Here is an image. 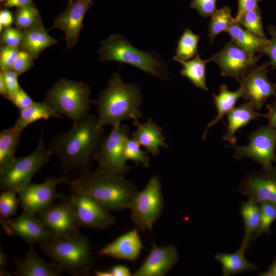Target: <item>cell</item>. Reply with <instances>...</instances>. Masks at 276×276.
<instances>
[{"label":"cell","instance_id":"7dc6e473","mask_svg":"<svg viewBox=\"0 0 276 276\" xmlns=\"http://www.w3.org/2000/svg\"><path fill=\"white\" fill-rule=\"evenodd\" d=\"M14 22V16L7 8H3L0 11V32L5 28L11 27Z\"/></svg>","mask_w":276,"mask_h":276},{"label":"cell","instance_id":"7a4b0ae2","mask_svg":"<svg viewBox=\"0 0 276 276\" xmlns=\"http://www.w3.org/2000/svg\"><path fill=\"white\" fill-rule=\"evenodd\" d=\"M72 193L89 196L110 211L129 209L139 192L136 187L124 176L88 168L82 169L79 176L69 180Z\"/></svg>","mask_w":276,"mask_h":276},{"label":"cell","instance_id":"8992f818","mask_svg":"<svg viewBox=\"0 0 276 276\" xmlns=\"http://www.w3.org/2000/svg\"><path fill=\"white\" fill-rule=\"evenodd\" d=\"M90 91L83 81L60 78L47 91L44 101L57 112L75 122L89 114L93 103Z\"/></svg>","mask_w":276,"mask_h":276},{"label":"cell","instance_id":"ffe728a7","mask_svg":"<svg viewBox=\"0 0 276 276\" xmlns=\"http://www.w3.org/2000/svg\"><path fill=\"white\" fill-rule=\"evenodd\" d=\"M136 227L118 237L97 252L99 256L134 262L143 248V244Z\"/></svg>","mask_w":276,"mask_h":276},{"label":"cell","instance_id":"d6a6232c","mask_svg":"<svg viewBox=\"0 0 276 276\" xmlns=\"http://www.w3.org/2000/svg\"><path fill=\"white\" fill-rule=\"evenodd\" d=\"M199 40V36L186 28L178 41L176 54L173 57L182 60L193 58L197 54Z\"/></svg>","mask_w":276,"mask_h":276},{"label":"cell","instance_id":"44dd1931","mask_svg":"<svg viewBox=\"0 0 276 276\" xmlns=\"http://www.w3.org/2000/svg\"><path fill=\"white\" fill-rule=\"evenodd\" d=\"M18 276H59L62 270L52 262H48L31 247L22 258H14Z\"/></svg>","mask_w":276,"mask_h":276},{"label":"cell","instance_id":"f907efd6","mask_svg":"<svg viewBox=\"0 0 276 276\" xmlns=\"http://www.w3.org/2000/svg\"><path fill=\"white\" fill-rule=\"evenodd\" d=\"M112 276H131L132 273L130 269L123 265H116L110 269Z\"/></svg>","mask_w":276,"mask_h":276},{"label":"cell","instance_id":"db71d44e","mask_svg":"<svg viewBox=\"0 0 276 276\" xmlns=\"http://www.w3.org/2000/svg\"><path fill=\"white\" fill-rule=\"evenodd\" d=\"M94 274L97 276H112L110 270H96L94 271Z\"/></svg>","mask_w":276,"mask_h":276},{"label":"cell","instance_id":"ba28073f","mask_svg":"<svg viewBox=\"0 0 276 276\" xmlns=\"http://www.w3.org/2000/svg\"><path fill=\"white\" fill-rule=\"evenodd\" d=\"M164 206L160 179L158 176L153 175L134 198L129 209L130 219L141 231L151 230L160 216Z\"/></svg>","mask_w":276,"mask_h":276},{"label":"cell","instance_id":"603a6c76","mask_svg":"<svg viewBox=\"0 0 276 276\" xmlns=\"http://www.w3.org/2000/svg\"><path fill=\"white\" fill-rule=\"evenodd\" d=\"M227 125L226 132L223 139L228 141L232 144L237 142L235 136L236 131L240 128L246 126L253 120L263 114L256 111L253 105L246 101L237 107H235L227 115Z\"/></svg>","mask_w":276,"mask_h":276},{"label":"cell","instance_id":"1f68e13d","mask_svg":"<svg viewBox=\"0 0 276 276\" xmlns=\"http://www.w3.org/2000/svg\"><path fill=\"white\" fill-rule=\"evenodd\" d=\"M211 16L208 27V36L210 42L212 43L215 37L221 32H227L236 20L232 17L231 9L227 6L217 9Z\"/></svg>","mask_w":276,"mask_h":276},{"label":"cell","instance_id":"f35d334b","mask_svg":"<svg viewBox=\"0 0 276 276\" xmlns=\"http://www.w3.org/2000/svg\"><path fill=\"white\" fill-rule=\"evenodd\" d=\"M1 33V45L20 48L23 38V31L11 27L4 29Z\"/></svg>","mask_w":276,"mask_h":276},{"label":"cell","instance_id":"2e32d148","mask_svg":"<svg viewBox=\"0 0 276 276\" xmlns=\"http://www.w3.org/2000/svg\"><path fill=\"white\" fill-rule=\"evenodd\" d=\"M55 236H66L79 232L73 208L68 200L50 206L36 215Z\"/></svg>","mask_w":276,"mask_h":276},{"label":"cell","instance_id":"bcb514c9","mask_svg":"<svg viewBox=\"0 0 276 276\" xmlns=\"http://www.w3.org/2000/svg\"><path fill=\"white\" fill-rule=\"evenodd\" d=\"M238 12L235 18L246 12L253 10L259 7L258 3L261 0H237Z\"/></svg>","mask_w":276,"mask_h":276},{"label":"cell","instance_id":"7bdbcfd3","mask_svg":"<svg viewBox=\"0 0 276 276\" xmlns=\"http://www.w3.org/2000/svg\"><path fill=\"white\" fill-rule=\"evenodd\" d=\"M0 73L2 74L8 91V96L6 99L9 100L21 88L18 81L19 76L12 70H1Z\"/></svg>","mask_w":276,"mask_h":276},{"label":"cell","instance_id":"816d5d0a","mask_svg":"<svg viewBox=\"0 0 276 276\" xmlns=\"http://www.w3.org/2000/svg\"><path fill=\"white\" fill-rule=\"evenodd\" d=\"M7 255L1 249L0 250V275H8L7 266L8 262Z\"/></svg>","mask_w":276,"mask_h":276},{"label":"cell","instance_id":"60d3db41","mask_svg":"<svg viewBox=\"0 0 276 276\" xmlns=\"http://www.w3.org/2000/svg\"><path fill=\"white\" fill-rule=\"evenodd\" d=\"M20 49L7 46L1 47L0 66L1 71L11 70Z\"/></svg>","mask_w":276,"mask_h":276},{"label":"cell","instance_id":"8fae6325","mask_svg":"<svg viewBox=\"0 0 276 276\" xmlns=\"http://www.w3.org/2000/svg\"><path fill=\"white\" fill-rule=\"evenodd\" d=\"M261 55H252L231 40L210 60L218 65L221 75L230 77L240 82L257 65Z\"/></svg>","mask_w":276,"mask_h":276},{"label":"cell","instance_id":"680465c9","mask_svg":"<svg viewBox=\"0 0 276 276\" xmlns=\"http://www.w3.org/2000/svg\"><path fill=\"white\" fill-rule=\"evenodd\" d=\"M275 163H276V160H275ZM273 168H274V170H275V172H276V164H275V166L274 167H273Z\"/></svg>","mask_w":276,"mask_h":276},{"label":"cell","instance_id":"f546056e","mask_svg":"<svg viewBox=\"0 0 276 276\" xmlns=\"http://www.w3.org/2000/svg\"><path fill=\"white\" fill-rule=\"evenodd\" d=\"M240 214L244 223V236L242 243L248 247L260 224L261 213L259 203L249 198L242 203Z\"/></svg>","mask_w":276,"mask_h":276},{"label":"cell","instance_id":"f1b7e54d","mask_svg":"<svg viewBox=\"0 0 276 276\" xmlns=\"http://www.w3.org/2000/svg\"><path fill=\"white\" fill-rule=\"evenodd\" d=\"M172 60L181 63L183 68L180 71L182 76L188 78L196 87L208 90L206 84V65L211 62L210 59L203 60L197 53L191 60H182L173 57Z\"/></svg>","mask_w":276,"mask_h":276},{"label":"cell","instance_id":"681fc988","mask_svg":"<svg viewBox=\"0 0 276 276\" xmlns=\"http://www.w3.org/2000/svg\"><path fill=\"white\" fill-rule=\"evenodd\" d=\"M268 111L263 114V117L267 119L269 125L276 130V99L272 104L267 105Z\"/></svg>","mask_w":276,"mask_h":276},{"label":"cell","instance_id":"3957f363","mask_svg":"<svg viewBox=\"0 0 276 276\" xmlns=\"http://www.w3.org/2000/svg\"><path fill=\"white\" fill-rule=\"evenodd\" d=\"M101 126H113L124 120H137L142 117L140 106L142 97L140 88L123 82L119 72L110 77L107 87L93 101Z\"/></svg>","mask_w":276,"mask_h":276},{"label":"cell","instance_id":"ab89813d","mask_svg":"<svg viewBox=\"0 0 276 276\" xmlns=\"http://www.w3.org/2000/svg\"><path fill=\"white\" fill-rule=\"evenodd\" d=\"M34 59L29 53L20 49L11 70L19 76L33 66Z\"/></svg>","mask_w":276,"mask_h":276},{"label":"cell","instance_id":"83f0119b","mask_svg":"<svg viewBox=\"0 0 276 276\" xmlns=\"http://www.w3.org/2000/svg\"><path fill=\"white\" fill-rule=\"evenodd\" d=\"M212 96L217 110V114L204 129L202 134L203 139H205L210 128L222 120L224 116L227 115L235 107L238 100L243 97V89L240 87L238 90L232 91L228 89L225 85L223 84L220 87L219 94H213Z\"/></svg>","mask_w":276,"mask_h":276},{"label":"cell","instance_id":"ac0fdd59","mask_svg":"<svg viewBox=\"0 0 276 276\" xmlns=\"http://www.w3.org/2000/svg\"><path fill=\"white\" fill-rule=\"evenodd\" d=\"M238 191L258 203L269 202L276 206V172L263 169L247 175Z\"/></svg>","mask_w":276,"mask_h":276},{"label":"cell","instance_id":"f6af8a7d","mask_svg":"<svg viewBox=\"0 0 276 276\" xmlns=\"http://www.w3.org/2000/svg\"><path fill=\"white\" fill-rule=\"evenodd\" d=\"M9 101L12 103L19 111L30 106L35 102L21 87Z\"/></svg>","mask_w":276,"mask_h":276},{"label":"cell","instance_id":"d4e9b609","mask_svg":"<svg viewBox=\"0 0 276 276\" xmlns=\"http://www.w3.org/2000/svg\"><path fill=\"white\" fill-rule=\"evenodd\" d=\"M227 32L231 40L252 55L257 53L261 55L268 41V38L260 37L244 28L236 20L232 25Z\"/></svg>","mask_w":276,"mask_h":276},{"label":"cell","instance_id":"7c38bea8","mask_svg":"<svg viewBox=\"0 0 276 276\" xmlns=\"http://www.w3.org/2000/svg\"><path fill=\"white\" fill-rule=\"evenodd\" d=\"M68 181L64 175H62L46 178L39 183L31 182L18 192L19 204L23 210L36 215L60 197L56 187L61 183H68Z\"/></svg>","mask_w":276,"mask_h":276},{"label":"cell","instance_id":"f5cc1de1","mask_svg":"<svg viewBox=\"0 0 276 276\" xmlns=\"http://www.w3.org/2000/svg\"><path fill=\"white\" fill-rule=\"evenodd\" d=\"M0 94L5 99L8 96V91L5 85V83L2 76V74L0 73Z\"/></svg>","mask_w":276,"mask_h":276},{"label":"cell","instance_id":"6da1fadb","mask_svg":"<svg viewBox=\"0 0 276 276\" xmlns=\"http://www.w3.org/2000/svg\"><path fill=\"white\" fill-rule=\"evenodd\" d=\"M104 136L103 126L98 123L97 117L89 114L73 122L67 131L53 138L49 149L59 158L65 172L87 169L95 159L98 148Z\"/></svg>","mask_w":276,"mask_h":276},{"label":"cell","instance_id":"ee69618b","mask_svg":"<svg viewBox=\"0 0 276 276\" xmlns=\"http://www.w3.org/2000/svg\"><path fill=\"white\" fill-rule=\"evenodd\" d=\"M217 0H192L190 7L203 17H207L217 10Z\"/></svg>","mask_w":276,"mask_h":276},{"label":"cell","instance_id":"11a10c76","mask_svg":"<svg viewBox=\"0 0 276 276\" xmlns=\"http://www.w3.org/2000/svg\"><path fill=\"white\" fill-rule=\"evenodd\" d=\"M268 270L271 272L272 276H276V259L270 265Z\"/></svg>","mask_w":276,"mask_h":276},{"label":"cell","instance_id":"277c9868","mask_svg":"<svg viewBox=\"0 0 276 276\" xmlns=\"http://www.w3.org/2000/svg\"><path fill=\"white\" fill-rule=\"evenodd\" d=\"M42 251L62 271L73 275L85 276L94 263L87 237L80 232L66 236H53L40 244Z\"/></svg>","mask_w":276,"mask_h":276},{"label":"cell","instance_id":"4316f807","mask_svg":"<svg viewBox=\"0 0 276 276\" xmlns=\"http://www.w3.org/2000/svg\"><path fill=\"white\" fill-rule=\"evenodd\" d=\"M248 247L242 243L240 248L231 254L218 253L215 258L221 264L223 275L228 276L240 272L254 270L258 266L249 262L245 257Z\"/></svg>","mask_w":276,"mask_h":276},{"label":"cell","instance_id":"9c48e42d","mask_svg":"<svg viewBox=\"0 0 276 276\" xmlns=\"http://www.w3.org/2000/svg\"><path fill=\"white\" fill-rule=\"evenodd\" d=\"M128 134L129 128L126 125L120 123L112 126L98 148L95 156L98 170L123 176L130 170L131 167L126 165L123 157L124 146Z\"/></svg>","mask_w":276,"mask_h":276},{"label":"cell","instance_id":"6f0895ef","mask_svg":"<svg viewBox=\"0 0 276 276\" xmlns=\"http://www.w3.org/2000/svg\"><path fill=\"white\" fill-rule=\"evenodd\" d=\"M6 1V0H0V3L3 4V3H4Z\"/></svg>","mask_w":276,"mask_h":276},{"label":"cell","instance_id":"8d00e7d4","mask_svg":"<svg viewBox=\"0 0 276 276\" xmlns=\"http://www.w3.org/2000/svg\"><path fill=\"white\" fill-rule=\"evenodd\" d=\"M123 157L126 162L128 160H132L136 165L140 163L145 167L149 166L150 158L148 152L142 150L141 145L131 137H128L125 143Z\"/></svg>","mask_w":276,"mask_h":276},{"label":"cell","instance_id":"52a82bcc","mask_svg":"<svg viewBox=\"0 0 276 276\" xmlns=\"http://www.w3.org/2000/svg\"><path fill=\"white\" fill-rule=\"evenodd\" d=\"M51 151L44 146L41 133L35 150L31 154L16 158L7 168L0 170V188L12 189L18 193L31 183L33 176L47 164Z\"/></svg>","mask_w":276,"mask_h":276},{"label":"cell","instance_id":"5b68a950","mask_svg":"<svg viewBox=\"0 0 276 276\" xmlns=\"http://www.w3.org/2000/svg\"><path fill=\"white\" fill-rule=\"evenodd\" d=\"M98 53L101 61H116L132 65L162 80L169 78L167 66L157 53L140 50L119 34L101 41Z\"/></svg>","mask_w":276,"mask_h":276},{"label":"cell","instance_id":"4dcf8cb0","mask_svg":"<svg viewBox=\"0 0 276 276\" xmlns=\"http://www.w3.org/2000/svg\"><path fill=\"white\" fill-rule=\"evenodd\" d=\"M20 134L13 126L1 131L0 170L7 168L15 159V152L20 142Z\"/></svg>","mask_w":276,"mask_h":276},{"label":"cell","instance_id":"9a60e30c","mask_svg":"<svg viewBox=\"0 0 276 276\" xmlns=\"http://www.w3.org/2000/svg\"><path fill=\"white\" fill-rule=\"evenodd\" d=\"M268 67L266 63L256 65L239 82L243 89L242 98L251 103L256 110H261L270 96H274L276 99V84L268 79Z\"/></svg>","mask_w":276,"mask_h":276},{"label":"cell","instance_id":"4fadbf2b","mask_svg":"<svg viewBox=\"0 0 276 276\" xmlns=\"http://www.w3.org/2000/svg\"><path fill=\"white\" fill-rule=\"evenodd\" d=\"M68 200L80 227L101 230L109 227L115 222L110 211L89 196L72 193Z\"/></svg>","mask_w":276,"mask_h":276},{"label":"cell","instance_id":"e575fe53","mask_svg":"<svg viewBox=\"0 0 276 276\" xmlns=\"http://www.w3.org/2000/svg\"><path fill=\"white\" fill-rule=\"evenodd\" d=\"M235 18L247 30L260 37L267 38L263 30L261 11L259 7Z\"/></svg>","mask_w":276,"mask_h":276},{"label":"cell","instance_id":"c3c4849f","mask_svg":"<svg viewBox=\"0 0 276 276\" xmlns=\"http://www.w3.org/2000/svg\"><path fill=\"white\" fill-rule=\"evenodd\" d=\"M3 8L13 7L21 8L27 6H35L34 0H6L2 4Z\"/></svg>","mask_w":276,"mask_h":276},{"label":"cell","instance_id":"e0dca14e","mask_svg":"<svg viewBox=\"0 0 276 276\" xmlns=\"http://www.w3.org/2000/svg\"><path fill=\"white\" fill-rule=\"evenodd\" d=\"M1 223L7 234L17 236L30 245L40 244L54 236L36 215L24 210Z\"/></svg>","mask_w":276,"mask_h":276},{"label":"cell","instance_id":"d590c367","mask_svg":"<svg viewBox=\"0 0 276 276\" xmlns=\"http://www.w3.org/2000/svg\"><path fill=\"white\" fill-rule=\"evenodd\" d=\"M18 193L12 189L3 190L0 195L1 222L10 219L15 215L19 200L17 198Z\"/></svg>","mask_w":276,"mask_h":276},{"label":"cell","instance_id":"5bb4252c","mask_svg":"<svg viewBox=\"0 0 276 276\" xmlns=\"http://www.w3.org/2000/svg\"><path fill=\"white\" fill-rule=\"evenodd\" d=\"M64 10L53 20L49 30L58 29L65 35L67 49L74 47L78 41L86 13L94 5V0H67Z\"/></svg>","mask_w":276,"mask_h":276},{"label":"cell","instance_id":"b9f144b4","mask_svg":"<svg viewBox=\"0 0 276 276\" xmlns=\"http://www.w3.org/2000/svg\"><path fill=\"white\" fill-rule=\"evenodd\" d=\"M268 33L270 38L265 47L262 54L267 55L269 61L266 63L268 66L276 67V28L272 26L267 27Z\"/></svg>","mask_w":276,"mask_h":276},{"label":"cell","instance_id":"d6986e66","mask_svg":"<svg viewBox=\"0 0 276 276\" xmlns=\"http://www.w3.org/2000/svg\"><path fill=\"white\" fill-rule=\"evenodd\" d=\"M178 259L175 246L169 244L158 246L153 242L152 248L141 265L132 273L133 276H164Z\"/></svg>","mask_w":276,"mask_h":276},{"label":"cell","instance_id":"836d02e7","mask_svg":"<svg viewBox=\"0 0 276 276\" xmlns=\"http://www.w3.org/2000/svg\"><path fill=\"white\" fill-rule=\"evenodd\" d=\"M15 28L24 31L42 24L35 6L17 8L14 14Z\"/></svg>","mask_w":276,"mask_h":276},{"label":"cell","instance_id":"7402d4cb","mask_svg":"<svg viewBox=\"0 0 276 276\" xmlns=\"http://www.w3.org/2000/svg\"><path fill=\"white\" fill-rule=\"evenodd\" d=\"M133 124L136 127V130L131 134L141 146L145 148L148 152L155 156L159 154V148H167L162 129L149 118L147 122L140 123L137 120H133Z\"/></svg>","mask_w":276,"mask_h":276},{"label":"cell","instance_id":"cb8c5ba5","mask_svg":"<svg viewBox=\"0 0 276 276\" xmlns=\"http://www.w3.org/2000/svg\"><path fill=\"white\" fill-rule=\"evenodd\" d=\"M23 34L19 49L29 53L34 59L45 49L58 42L49 34L43 24L24 31Z\"/></svg>","mask_w":276,"mask_h":276},{"label":"cell","instance_id":"484cf974","mask_svg":"<svg viewBox=\"0 0 276 276\" xmlns=\"http://www.w3.org/2000/svg\"><path fill=\"white\" fill-rule=\"evenodd\" d=\"M51 118H61L57 112L44 101L35 102L30 106L19 110V116L13 126L20 134L30 124L39 120H48Z\"/></svg>","mask_w":276,"mask_h":276},{"label":"cell","instance_id":"30bf717a","mask_svg":"<svg viewBox=\"0 0 276 276\" xmlns=\"http://www.w3.org/2000/svg\"><path fill=\"white\" fill-rule=\"evenodd\" d=\"M246 146H229L234 150L235 158L247 157L260 164L264 169H272V163L276 160V130L269 124L261 126L250 132Z\"/></svg>","mask_w":276,"mask_h":276},{"label":"cell","instance_id":"9f6ffc18","mask_svg":"<svg viewBox=\"0 0 276 276\" xmlns=\"http://www.w3.org/2000/svg\"><path fill=\"white\" fill-rule=\"evenodd\" d=\"M259 275H261V276H272V274L271 273V272L269 270H267V271H264L262 273H261Z\"/></svg>","mask_w":276,"mask_h":276},{"label":"cell","instance_id":"74e56055","mask_svg":"<svg viewBox=\"0 0 276 276\" xmlns=\"http://www.w3.org/2000/svg\"><path fill=\"white\" fill-rule=\"evenodd\" d=\"M259 204L261 213L260 224L252 240L262 234L268 233L272 223L276 220V206L267 202H262Z\"/></svg>","mask_w":276,"mask_h":276}]
</instances>
